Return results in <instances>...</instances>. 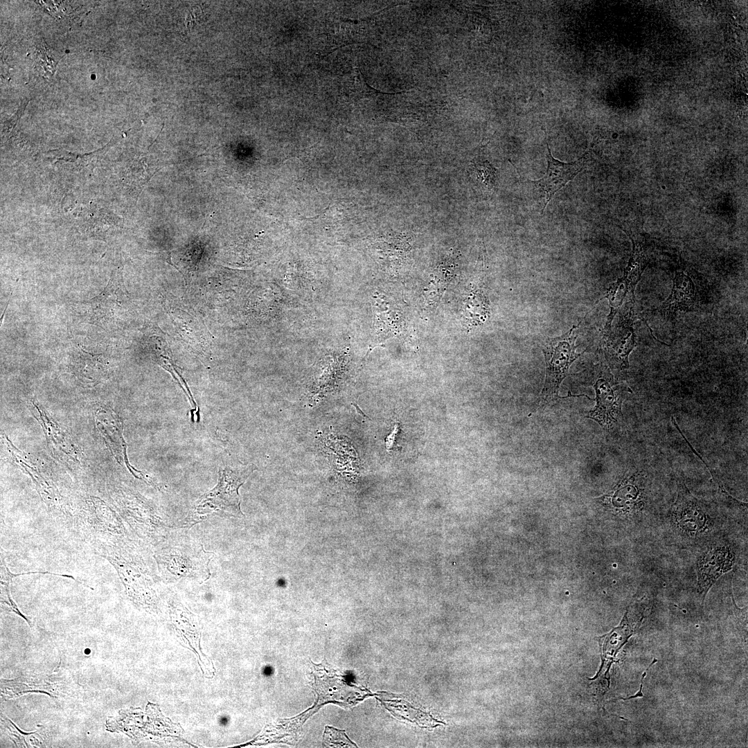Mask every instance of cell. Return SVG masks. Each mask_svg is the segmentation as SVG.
I'll return each mask as SVG.
<instances>
[{"label": "cell", "mask_w": 748, "mask_h": 748, "mask_svg": "<svg viewBox=\"0 0 748 748\" xmlns=\"http://www.w3.org/2000/svg\"><path fill=\"white\" fill-rule=\"evenodd\" d=\"M578 327L573 326L561 336L547 338L543 344L546 377L541 394L540 405L542 407L556 399L560 384L566 377L570 366L580 355L576 352Z\"/></svg>", "instance_id": "1"}, {"label": "cell", "mask_w": 748, "mask_h": 748, "mask_svg": "<svg viewBox=\"0 0 748 748\" xmlns=\"http://www.w3.org/2000/svg\"><path fill=\"white\" fill-rule=\"evenodd\" d=\"M121 276L120 271L116 270L112 273L103 291L85 303L92 323H103V321L109 319L119 296L121 287Z\"/></svg>", "instance_id": "8"}, {"label": "cell", "mask_w": 748, "mask_h": 748, "mask_svg": "<svg viewBox=\"0 0 748 748\" xmlns=\"http://www.w3.org/2000/svg\"><path fill=\"white\" fill-rule=\"evenodd\" d=\"M698 302L697 287L693 279L683 271H676L672 292L657 310L668 320H673L678 312L695 309Z\"/></svg>", "instance_id": "7"}, {"label": "cell", "mask_w": 748, "mask_h": 748, "mask_svg": "<svg viewBox=\"0 0 748 748\" xmlns=\"http://www.w3.org/2000/svg\"><path fill=\"white\" fill-rule=\"evenodd\" d=\"M222 721L223 723H224V722L226 723V719L223 718V719H222Z\"/></svg>", "instance_id": "15"}, {"label": "cell", "mask_w": 748, "mask_h": 748, "mask_svg": "<svg viewBox=\"0 0 748 748\" xmlns=\"http://www.w3.org/2000/svg\"><path fill=\"white\" fill-rule=\"evenodd\" d=\"M1 724L3 725L8 737L16 747H44L42 727L34 732L26 733L18 729L15 724L3 715L1 714Z\"/></svg>", "instance_id": "11"}, {"label": "cell", "mask_w": 748, "mask_h": 748, "mask_svg": "<svg viewBox=\"0 0 748 748\" xmlns=\"http://www.w3.org/2000/svg\"><path fill=\"white\" fill-rule=\"evenodd\" d=\"M614 328L603 336V349L607 363L614 369L629 368L628 357L636 346L634 330V294H632Z\"/></svg>", "instance_id": "3"}, {"label": "cell", "mask_w": 748, "mask_h": 748, "mask_svg": "<svg viewBox=\"0 0 748 748\" xmlns=\"http://www.w3.org/2000/svg\"><path fill=\"white\" fill-rule=\"evenodd\" d=\"M265 673H267V674H269V673H270V669H269V668H267V669L265 670Z\"/></svg>", "instance_id": "14"}, {"label": "cell", "mask_w": 748, "mask_h": 748, "mask_svg": "<svg viewBox=\"0 0 748 748\" xmlns=\"http://www.w3.org/2000/svg\"><path fill=\"white\" fill-rule=\"evenodd\" d=\"M598 376L592 386L596 391V406L587 417L596 421L601 427L610 429L622 415L623 399L618 393V386L607 366L597 365Z\"/></svg>", "instance_id": "4"}, {"label": "cell", "mask_w": 748, "mask_h": 748, "mask_svg": "<svg viewBox=\"0 0 748 748\" xmlns=\"http://www.w3.org/2000/svg\"><path fill=\"white\" fill-rule=\"evenodd\" d=\"M58 666L50 675L22 677L15 679H1V695L10 699L27 693H42L53 697L69 695V684L65 674L60 673Z\"/></svg>", "instance_id": "5"}, {"label": "cell", "mask_w": 748, "mask_h": 748, "mask_svg": "<svg viewBox=\"0 0 748 748\" xmlns=\"http://www.w3.org/2000/svg\"><path fill=\"white\" fill-rule=\"evenodd\" d=\"M639 495L640 490L634 484V477H631L617 488L612 499L618 506L628 508L636 504Z\"/></svg>", "instance_id": "12"}, {"label": "cell", "mask_w": 748, "mask_h": 748, "mask_svg": "<svg viewBox=\"0 0 748 748\" xmlns=\"http://www.w3.org/2000/svg\"><path fill=\"white\" fill-rule=\"evenodd\" d=\"M10 580H11V579L10 578L9 579V578H8L6 576H1V585H3L4 586V589H5V591H3V595L4 596H3V597L1 596V607H3V609L4 610H6L7 612H13L15 614H17V615L20 616L21 618H23L28 623L29 626L31 627L32 626L31 621L19 611V609L18 607L17 606L16 603L13 601V600L12 599V598L10 596V590H9V585L10 583Z\"/></svg>", "instance_id": "13"}, {"label": "cell", "mask_w": 748, "mask_h": 748, "mask_svg": "<svg viewBox=\"0 0 748 748\" xmlns=\"http://www.w3.org/2000/svg\"><path fill=\"white\" fill-rule=\"evenodd\" d=\"M546 149L547 168L546 173L542 178L534 181L535 186L544 197L543 210L553 195L583 169L587 161L585 154L573 162L564 163L552 156L547 142Z\"/></svg>", "instance_id": "6"}, {"label": "cell", "mask_w": 748, "mask_h": 748, "mask_svg": "<svg viewBox=\"0 0 748 748\" xmlns=\"http://www.w3.org/2000/svg\"><path fill=\"white\" fill-rule=\"evenodd\" d=\"M255 469L254 465L235 470L228 467L220 468L217 486L199 499L193 516L197 519L200 515L217 510L242 515L238 490Z\"/></svg>", "instance_id": "2"}, {"label": "cell", "mask_w": 748, "mask_h": 748, "mask_svg": "<svg viewBox=\"0 0 748 748\" xmlns=\"http://www.w3.org/2000/svg\"><path fill=\"white\" fill-rule=\"evenodd\" d=\"M731 560L729 551L723 548L713 549L701 559L699 580L705 593L720 576L731 569Z\"/></svg>", "instance_id": "9"}, {"label": "cell", "mask_w": 748, "mask_h": 748, "mask_svg": "<svg viewBox=\"0 0 748 748\" xmlns=\"http://www.w3.org/2000/svg\"><path fill=\"white\" fill-rule=\"evenodd\" d=\"M678 521L686 529L699 530L704 525L706 515L701 504L682 486L676 502Z\"/></svg>", "instance_id": "10"}]
</instances>
